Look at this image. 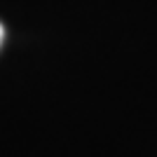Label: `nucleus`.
Wrapping results in <instances>:
<instances>
[{"instance_id":"1","label":"nucleus","mask_w":157,"mask_h":157,"mask_svg":"<svg viewBox=\"0 0 157 157\" xmlns=\"http://www.w3.org/2000/svg\"><path fill=\"white\" fill-rule=\"evenodd\" d=\"M2 40H5V28H2V24H0V45H2Z\"/></svg>"}]
</instances>
